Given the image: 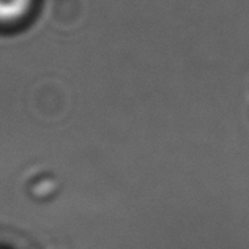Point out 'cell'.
I'll return each instance as SVG.
<instances>
[{"label":"cell","mask_w":249,"mask_h":249,"mask_svg":"<svg viewBox=\"0 0 249 249\" xmlns=\"http://www.w3.org/2000/svg\"><path fill=\"white\" fill-rule=\"evenodd\" d=\"M38 0H0V30H13L34 16Z\"/></svg>","instance_id":"6da1fadb"}]
</instances>
